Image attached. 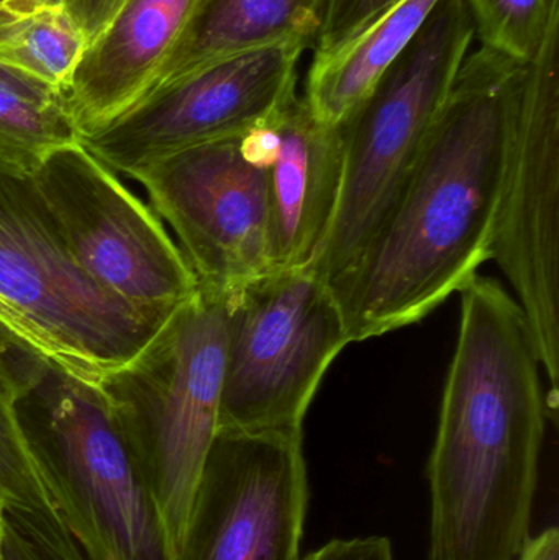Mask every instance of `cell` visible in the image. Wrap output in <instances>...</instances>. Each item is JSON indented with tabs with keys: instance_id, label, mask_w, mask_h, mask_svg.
I'll return each instance as SVG.
<instances>
[{
	"instance_id": "6da1fadb",
	"label": "cell",
	"mask_w": 559,
	"mask_h": 560,
	"mask_svg": "<svg viewBox=\"0 0 559 560\" xmlns=\"http://www.w3.org/2000/svg\"><path fill=\"white\" fill-rule=\"evenodd\" d=\"M527 62L466 56L426 144L353 265L331 279L351 342L422 322L491 261L505 148Z\"/></svg>"
},
{
	"instance_id": "7a4b0ae2",
	"label": "cell",
	"mask_w": 559,
	"mask_h": 560,
	"mask_svg": "<svg viewBox=\"0 0 559 560\" xmlns=\"http://www.w3.org/2000/svg\"><path fill=\"white\" fill-rule=\"evenodd\" d=\"M430 489L429 560H517L531 541L547 431L544 368L531 323L499 280L459 290Z\"/></svg>"
},
{
	"instance_id": "3957f363",
	"label": "cell",
	"mask_w": 559,
	"mask_h": 560,
	"mask_svg": "<svg viewBox=\"0 0 559 560\" xmlns=\"http://www.w3.org/2000/svg\"><path fill=\"white\" fill-rule=\"evenodd\" d=\"M173 316L144 315L89 278L33 174L0 160V319L53 368L105 387Z\"/></svg>"
},
{
	"instance_id": "277c9868",
	"label": "cell",
	"mask_w": 559,
	"mask_h": 560,
	"mask_svg": "<svg viewBox=\"0 0 559 560\" xmlns=\"http://www.w3.org/2000/svg\"><path fill=\"white\" fill-rule=\"evenodd\" d=\"M26 433L78 560H177L140 450L104 387L51 368Z\"/></svg>"
},
{
	"instance_id": "5b68a950",
	"label": "cell",
	"mask_w": 559,
	"mask_h": 560,
	"mask_svg": "<svg viewBox=\"0 0 559 560\" xmlns=\"http://www.w3.org/2000/svg\"><path fill=\"white\" fill-rule=\"evenodd\" d=\"M473 38L465 0H440L403 55L341 124L343 186L334 225L314 262L328 282L353 265L403 189Z\"/></svg>"
},
{
	"instance_id": "8992f818",
	"label": "cell",
	"mask_w": 559,
	"mask_h": 560,
	"mask_svg": "<svg viewBox=\"0 0 559 560\" xmlns=\"http://www.w3.org/2000/svg\"><path fill=\"white\" fill-rule=\"evenodd\" d=\"M225 349L226 300L199 290L104 387L147 464L176 552L219 433Z\"/></svg>"
},
{
	"instance_id": "52a82bcc",
	"label": "cell",
	"mask_w": 559,
	"mask_h": 560,
	"mask_svg": "<svg viewBox=\"0 0 559 560\" xmlns=\"http://www.w3.org/2000/svg\"><path fill=\"white\" fill-rule=\"evenodd\" d=\"M351 345L328 280L271 269L226 299L219 431H302L331 362Z\"/></svg>"
},
{
	"instance_id": "ba28073f",
	"label": "cell",
	"mask_w": 559,
	"mask_h": 560,
	"mask_svg": "<svg viewBox=\"0 0 559 560\" xmlns=\"http://www.w3.org/2000/svg\"><path fill=\"white\" fill-rule=\"evenodd\" d=\"M498 262L524 310L548 381L559 392V12L527 62L505 148L492 232Z\"/></svg>"
},
{
	"instance_id": "9c48e42d",
	"label": "cell",
	"mask_w": 559,
	"mask_h": 560,
	"mask_svg": "<svg viewBox=\"0 0 559 560\" xmlns=\"http://www.w3.org/2000/svg\"><path fill=\"white\" fill-rule=\"evenodd\" d=\"M32 174L75 261L102 289L154 318H170L199 292L163 220L81 141Z\"/></svg>"
},
{
	"instance_id": "30bf717a",
	"label": "cell",
	"mask_w": 559,
	"mask_h": 560,
	"mask_svg": "<svg viewBox=\"0 0 559 560\" xmlns=\"http://www.w3.org/2000/svg\"><path fill=\"white\" fill-rule=\"evenodd\" d=\"M307 46L286 42L223 56L161 85L79 141L115 174L133 177L187 148L242 137L298 97V68Z\"/></svg>"
},
{
	"instance_id": "8fae6325",
	"label": "cell",
	"mask_w": 559,
	"mask_h": 560,
	"mask_svg": "<svg viewBox=\"0 0 559 560\" xmlns=\"http://www.w3.org/2000/svg\"><path fill=\"white\" fill-rule=\"evenodd\" d=\"M199 290L220 299L271 271L266 171L242 137L197 144L135 174Z\"/></svg>"
},
{
	"instance_id": "7c38bea8",
	"label": "cell",
	"mask_w": 559,
	"mask_h": 560,
	"mask_svg": "<svg viewBox=\"0 0 559 560\" xmlns=\"http://www.w3.org/2000/svg\"><path fill=\"white\" fill-rule=\"evenodd\" d=\"M307 506L302 431H219L177 560H301Z\"/></svg>"
},
{
	"instance_id": "4fadbf2b",
	"label": "cell",
	"mask_w": 559,
	"mask_h": 560,
	"mask_svg": "<svg viewBox=\"0 0 559 560\" xmlns=\"http://www.w3.org/2000/svg\"><path fill=\"white\" fill-rule=\"evenodd\" d=\"M245 143L266 171L272 269L314 266L340 202L343 128L318 120L298 95Z\"/></svg>"
},
{
	"instance_id": "5bb4252c",
	"label": "cell",
	"mask_w": 559,
	"mask_h": 560,
	"mask_svg": "<svg viewBox=\"0 0 559 560\" xmlns=\"http://www.w3.org/2000/svg\"><path fill=\"white\" fill-rule=\"evenodd\" d=\"M197 0H127L88 43L58 92L79 138L143 101L176 46Z\"/></svg>"
},
{
	"instance_id": "9a60e30c",
	"label": "cell",
	"mask_w": 559,
	"mask_h": 560,
	"mask_svg": "<svg viewBox=\"0 0 559 560\" xmlns=\"http://www.w3.org/2000/svg\"><path fill=\"white\" fill-rule=\"evenodd\" d=\"M325 2L197 0L153 91L223 56L286 42L311 45L321 28Z\"/></svg>"
},
{
	"instance_id": "2e32d148",
	"label": "cell",
	"mask_w": 559,
	"mask_h": 560,
	"mask_svg": "<svg viewBox=\"0 0 559 560\" xmlns=\"http://www.w3.org/2000/svg\"><path fill=\"white\" fill-rule=\"evenodd\" d=\"M440 0H404L350 42L314 59L304 101L328 125H341L403 55Z\"/></svg>"
},
{
	"instance_id": "e0dca14e",
	"label": "cell",
	"mask_w": 559,
	"mask_h": 560,
	"mask_svg": "<svg viewBox=\"0 0 559 560\" xmlns=\"http://www.w3.org/2000/svg\"><path fill=\"white\" fill-rule=\"evenodd\" d=\"M20 401L19 388L0 372V510L46 559L78 560Z\"/></svg>"
},
{
	"instance_id": "ac0fdd59",
	"label": "cell",
	"mask_w": 559,
	"mask_h": 560,
	"mask_svg": "<svg viewBox=\"0 0 559 560\" xmlns=\"http://www.w3.org/2000/svg\"><path fill=\"white\" fill-rule=\"evenodd\" d=\"M85 46L62 7L16 13L0 25V66L56 92L71 78Z\"/></svg>"
},
{
	"instance_id": "d6986e66",
	"label": "cell",
	"mask_w": 559,
	"mask_h": 560,
	"mask_svg": "<svg viewBox=\"0 0 559 560\" xmlns=\"http://www.w3.org/2000/svg\"><path fill=\"white\" fill-rule=\"evenodd\" d=\"M78 141L59 94L33 97L0 82V160L33 173L49 153Z\"/></svg>"
},
{
	"instance_id": "ffe728a7",
	"label": "cell",
	"mask_w": 559,
	"mask_h": 560,
	"mask_svg": "<svg viewBox=\"0 0 559 560\" xmlns=\"http://www.w3.org/2000/svg\"><path fill=\"white\" fill-rule=\"evenodd\" d=\"M482 48L531 62L544 43L559 0H465Z\"/></svg>"
},
{
	"instance_id": "44dd1931",
	"label": "cell",
	"mask_w": 559,
	"mask_h": 560,
	"mask_svg": "<svg viewBox=\"0 0 559 560\" xmlns=\"http://www.w3.org/2000/svg\"><path fill=\"white\" fill-rule=\"evenodd\" d=\"M404 0H327L315 36V58L337 51Z\"/></svg>"
},
{
	"instance_id": "7402d4cb",
	"label": "cell",
	"mask_w": 559,
	"mask_h": 560,
	"mask_svg": "<svg viewBox=\"0 0 559 560\" xmlns=\"http://www.w3.org/2000/svg\"><path fill=\"white\" fill-rule=\"evenodd\" d=\"M51 368L23 336L0 319V372L16 385L22 400L38 387Z\"/></svg>"
},
{
	"instance_id": "603a6c76",
	"label": "cell",
	"mask_w": 559,
	"mask_h": 560,
	"mask_svg": "<svg viewBox=\"0 0 559 560\" xmlns=\"http://www.w3.org/2000/svg\"><path fill=\"white\" fill-rule=\"evenodd\" d=\"M301 560H396L393 545L384 536L331 539Z\"/></svg>"
},
{
	"instance_id": "cb8c5ba5",
	"label": "cell",
	"mask_w": 559,
	"mask_h": 560,
	"mask_svg": "<svg viewBox=\"0 0 559 560\" xmlns=\"http://www.w3.org/2000/svg\"><path fill=\"white\" fill-rule=\"evenodd\" d=\"M127 0H66L65 7L85 42L91 43Z\"/></svg>"
},
{
	"instance_id": "d4e9b609",
	"label": "cell",
	"mask_w": 559,
	"mask_h": 560,
	"mask_svg": "<svg viewBox=\"0 0 559 560\" xmlns=\"http://www.w3.org/2000/svg\"><path fill=\"white\" fill-rule=\"evenodd\" d=\"M0 552L2 560H48L9 520L0 518Z\"/></svg>"
},
{
	"instance_id": "484cf974",
	"label": "cell",
	"mask_w": 559,
	"mask_h": 560,
	"mask_svg": "<svg viewBox=\"0 0 559 560\" xmlns=\"http://www.w3.org/2000/svg\"><path fill=\"white\" fill-rule=\"evenodd\" d=\"M517 560H559V532L557 526L532 536Z\"/></svg>"
},
{
	"instance_id": "4316f807",
	"label": "cell",
	"mask_w": 559,
	"mask_h": 560,
	"mask_svg": "<svg viewBox=\"0 0 559 560\" xmlns=\"http://www.w3.org/2000/svg\"><path fill=\"white\" fill-rule=\"evenodd\" d=\"M0 82L23 92V94L33 95V97L48 98L58 95V92L53 91V89L32 81V79L25 78V75L9 71V69L2 68V66H0Z\"/></svg>"
},
{
	"instance_id": "83f0119b",
	"label": "cell",
	"mask_w": 559,
	"mask_h": 560,
	"mask_svg": "<svg viewBox=\"0 0 559 560\" xmlns=\"http://www.w3.org/2000/svg\"><path fill=\"white\" fill-rule=\"evenodd\" d=\"M26 12L39 7H65L66 0H22Z\"/></svg>"
},
{
	"instance_id": "f1b7e54d",
	"label": "cell",
	"mask_w": 559,
	"mask_h": 560,
	"mask_svg": "<svg viewBox=\"0 0 559 560\" xmlns=\"http://www.w3.org/2000/svg\"><path fill=\"white\" fill-rule=\"evenodd\" d=\"M0 9L9 10V12L12 13L26 12L25 5H23L22 0H0Z\"/></svg>"
},
{
	"instance_id": "f546056e",
	"label": "cell",
	"mask_w": 559,
	"mask_h": 560,
	"mask_svg": "<svg viewBox=\"0 0 559 560\" xmlns=\"http://www.w3.org/2000/svg\"><path fill=\"white\" fill-rule=\"evenodd\" d=\"M13 15H16V13L9 12V10L0 9V25H3V23L7 22V20L12 19Z\"/></svg>"
},
{
	"instance_id": "4dcf8cb0",
	"label": "cell",
	"mask_w": 559,
	"mask_h": 560,
	"mask_svg": "<svg viewBox=\"0 0 559 560\" xmlns=\"http://www.w3.org/2000/svg\"><path fill=\"white\" fill-rule=\"evenodd\" d=\"M0 518H2V510H0ZM0 560H2V552H0Z\"/></svg>"
}]
</instances>
